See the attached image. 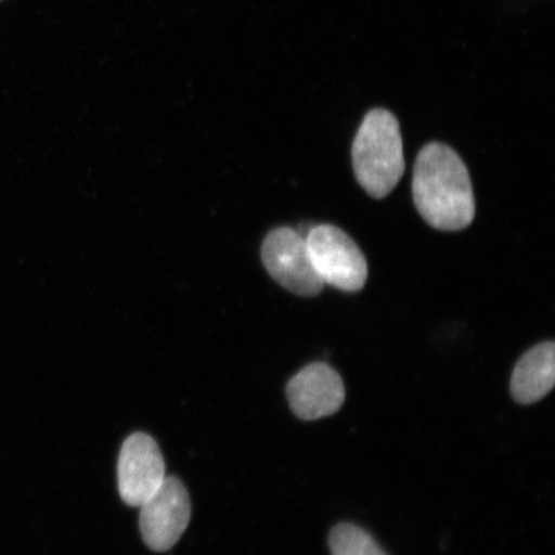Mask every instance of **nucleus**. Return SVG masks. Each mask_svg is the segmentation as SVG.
Listing matches in <instances>:
<instances>
[{"label": "nucleus", "instance_id": "nucleus-1", "mask_svg": "<svg viewBox=\"0 0 555 555\" xmlns=\"http://www.w3.org/2000/svg\"><path fill=\"white\" fill-rule=\"evenodd\" d=\"M413 199L428 225L443 232L463 231L476 215L467 166L446 144L425 145L415 159Z\"/></svg>", "mask_w": 555, "mask_h": 555}, {"label": "nucleus", "instance_id": "nucleus-2", "mask_svg": "<svg viewBox=\"0 0 555 555\" xmlns=\"http://www.w3.org/2000/svg\"><path fill=\"white\" fill-rule=\"evenodd\" d=\"M352 166L358 183L373 198H385L405 171L400 125L390 111H370L352 144Z\"/></svg>", "mask_w": 555, "mask_h": 555}, {"label": "nucleus", "instance_id": "nucleus-3", "mask_svg": "<svg viewBox=\"0 0 555 555\" xmlns=\"http://www.w3.org/2000/svg\"><path fill=\"white\" fill-rule=\"evenodd\" d=\"M312 263L324 284L345 293H358L367 280V263L362 249L335 225H315L307 235Z\"/></svg>", "mask_w": 555, "mask_h": 555}, {"label": "nucleus", "instance_id": "nucleus-4", "mask_svg": "<svg viewBox=\"0 0 555 555\" xmlns=\"http://www.w3.org/2000/svg\"><path fill=\"white\" fill-rule=\"evenodd\" d=\"M261 258L268 273L282 287L298 296L322 293L325 284L312 263L307 238L293 228H278L267 235Z\"/></svg>", "mask_w": 555, "mask_h": 555}, {"label": "nucleus", "instance_id": "nucleus-5", "mask_svg": "<svg viewBox=\"0 0 555 555\" xmlns=\"http://www.w3.org/2000/svg\"><path fill=\"white\" fill-rule=\"evenodd\" d=\"M142 538L155 552H168L178 543L191 520V498L182 481L166 477L162 486L141 506Z\"/></svg>", "mask_w": 555, "mask_h": 555}, {"label": "nucleus", "instance_id": "nucleus-6", "mask_svg": "<svg viewBox=\"0 0 555 555\" xmlns=\"http://www.w3.org/2000/svg\"><path fill=\"white\" fill-rule=\"evenodd\" d=\"M165 461L157 442L138 433L125 440L117 463L121 499L130 506H141L163 485Z\"/></svg>", "mask_w": 555, "mask_h": 555}, {"label": "nucleus", "instance_id": "nucleus-7", "mask_svg": "<svg viewBox=\"0 0 555 555\" xmlns=\"http://www.w3.org/2000/svg\"><path fill=\"white\" fill-rule=\"evenodd\" d=\"M287 398L297 418L321 420L336 414L344 405V380L327 363H312L289 379Z\"/></svg>", "mask_w": 555, "mask_h": 555}, {"label": "nucleus", "instance_id": "nucleus-8", "mask_svg": "<svg viewBox=\"0 0 555 555\" xmlns=\"http://www.w3.org/2000/svg\"><path fill=\"white\" fill-rule=\"evenodd\" d=\"M555 384L553 341L532 347L518 360L511 379V395L519 404L530 405L544 399Z\"/></svg>", "mask_w": 555, "mask_h": 555}, {"label": "nucleus", "instance_id": "nucleus-9", "mask_svg": "<svg viewBox=\"0 0 555 555\" xmlns=\"http://www.w3.org/2000/svg\"><path fill=\"white\" fill-rule=\"evenodd\" d=\"M328 544L332 555H388L371 533L352 524L333 527Z\"/></svg>", "mask_w": 555, "mask_h": 555}]
</instances>
